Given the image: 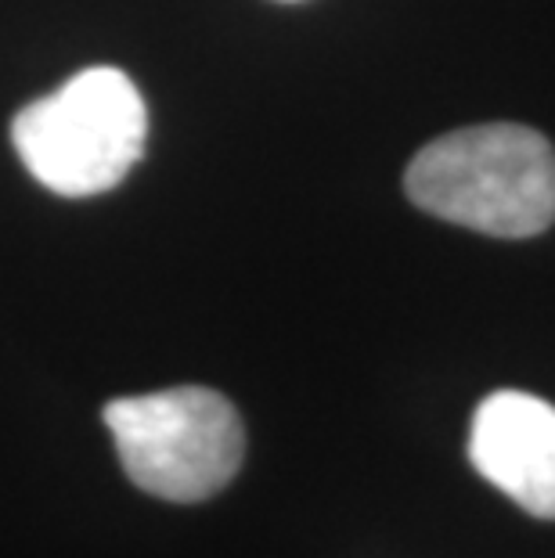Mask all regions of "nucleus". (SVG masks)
<instances>
[{
  "label": "nucleus",
  "mask_w": 555,
  "mask_h": 558,
  "mask_svg": "<svg viewBox=\"0 0 555 558\" xmlns=\"http://www.w3.org/2000/svg\"><path fill=\"white\" fill-rule=\"evenodd\" d=\"M405 192L436 220L491 239H534L555 223V148L523 123L451 130L408 162Z\"/></svg>",
  "instance_id": "f257e3e1"
},
{
  "label": "nucleus",
  "mask_w": 555,
  "mask_h": 558,
  "mask_svg": "<svg viewBox=\"0 0 555 558\" xmlns=\"http://www.w3.org/2000/svg\"><path fill=\"white\" fill-rule=\"evenodd\" d=\"M469 461L527 515L555 519V408L523 389H498L469 429Z\"/></svg>",
  "instance_id": "20e7f679"
},
{
  "label": "nucleus",
  "mask_w": 555,
  "mask_h": 558,
  "mask_svg": "<svg viewBox=\"0 0 555 558\" xmlns=\"http://www.w3.org/2000/svg\"><path fill=\"white\" fill-rule=\"evenodd\" d=\"M148 109L123 69L94 65L11 123V145L47 192L91 198L126 181L145 156Z\"/></svg>",
  "instance_id": "f03ea898"
},
{
  "label": "nucleus",
  "mask_w": 555,
  "mask_h": 558,
  "mask_svg": "<svg viewBox=\"0 0 555 558\" xmlns=\"http://www.w3.org/2000/svg\"><path fill=\"white\" fill-rule=\"evenodd\" d=\"M126 480L159 501L198 505L242 469L245 429L234 403L206 386H173L105 403Z\"/></svg>",
  "instance_id": "7ed1b4c3"
}]
</instances>
